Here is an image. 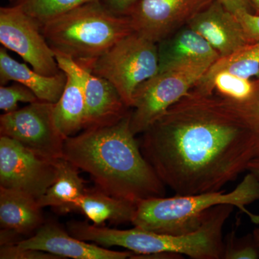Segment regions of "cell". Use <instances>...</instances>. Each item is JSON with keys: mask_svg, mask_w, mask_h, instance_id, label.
<instances>
[{"mask_svg": "<svg viewBox=\"0 0 259 259\" xmlns=\"http://www.w3.org/2000/svg\"><path fill=\"white\" fill-rule=\"evenodd\" d=\"M227 102L234 109L249 132L254 146L255 157H259V75L253 80V93L248 99L241 103Z\"/></svg>", "mask_w": 259, "mask_h": 259, "instance_id": "cell-23", "label": "cell"}, {"mask_svg": "<svg viewBox=\"0 0 259 259\" xmlns=\"http://www.w3.org/2000/svg\"><path fill=\"white\" fill-rule=\"evenodd\" d=\"M86 69L112 83L131 108L136 89L158 73L157 44L133 32Z\"/></svg>", "mask_w": 259, "mask_h": 259, "instance_id": "cell-6", "label": "cell"}, {"mask_svg": "<svg viewBox=\"0 0 259 259\" xmlns=\"http://www.w3.org/2000/svg\"><path fill=\"white\" fill-rule=\"evenodd\" d=\"M246 171L253 174L259 181V157L253 158L248 163ZM253 238L259 249V226L253 231Z\"/></svg>", "mask_w": 259, "mask_h": 259, "instance_id": "cell-30", "label": "cell"}, {"mask_svg": "<svg viewBox=\"0 0 259 259\" xmlns=\"http://www.w3.org/2000/svg\"><path fill=\"white\" fill-rule=\"evenodd\" d=\"M67 75V81L59 101L54 104L56 125L65 138L75 136L83 130L85 99L77 80Z\"/></svg>", "mask_w": 259, "mask_h": 259, "instance_id": "cell-20", "label": "cell"}, {"mask_svg": "<svg viewBox=\"0 0 259 259\" xmlns=\"http://www.w3.org/2000/svg\"><path fill=\"white\" fill-rule=\"evenodd\" d=\"M225 7L233 14L241 12H252L250 0H219Z\"/></svg>", "mask_w": 259, "mask_h": 259, "instance_id": "cell-28", "label": "cell"}, {"mask_svg": "<svg viewBox=\"0 0 259 259\" xmlns=\"http://www.w3.org/2000/svg\"><path fill=\"white\" fill-rule=\"evenodd\" d=\"M57 160L34 153L15 140L0 136V187L21 191L37 200L55 180Z\"/></svg>", "mask_w": 259, "mask_h": 259, "instance_id": "cell-10", "label": "cell"}, {"mask_svg": "<svg viewBox=\"0 0 259 259\" xmlns=\"http://www.w3.org/2000/svg\"><path fill=\"white\" fill-rule=\"evenodd\" d=\"M224 259H258L259 249L255 243L250 244L244 241H238L232 233L225 243Z\"/></svg>", "mask_w": 259, "mask_h": 259, "instance_id": "cell-25", "label": "cell"}, {"mask_svg": "<svg viewBox=\"0 0 259 259\" xmlns=\"http://www.w3.org/2000/svg\"><path fill=\"white\" fill-rule=\"evenodd\" d=\"M17 244L22 248L48 252L64 259H125L135 255L131 250L115 251L81 241L54 222L44 223L35 234Z\"/></svg>", "mask_w": 259, "mask_h": 259, "instance_id": "cell-13", "label": "cell"}, {"mask_svg": "<svg viewBox=\"0 0 259 259\" xmlns=\"http://www.w3.org/2000/svg\"><path fill=\"white\" fill-rule=\"evenodd\" d=\"M243 27L247 40L253 42L259 40V15L249 12H241L236 14Z\"/></svg>", "mask_w": 259, "mask_h": 259, "instance_id": "cell-27", "label": "cell"}, {"mask_svg": "<svg viewBox=\"0 0 259 259\" xmlns=\"http://www.w3.org/2000/svg\"><path fill=\"white\" fill-rule=\"evenodd\" d=\"M54 104L37 100L0 117V134L49 159L63 158L66 138L56 125Z\"/></svg>", "mask_w": 259, "mask_h": 259, "instance_id": "cell-8", "label": "cell"}, {"mask_svg": "<svg viewBox=\"0 0 259 259\" xmlns=\"http://www.w3.org/2000/svg\"><path fill=\"white\" fill-rule=\"evenodd\" d=\"M157 47L158 72L185 63H214L221 58L208 42L188 25L158 42Z\"/></svg>", "mask_w": 259, "mask_h": 259, "instance_id": "cell-15", "label": "cell"}, {"mask_svg": "<svg viewBox=\"0 0 259 259\" xmlns=\"http://www.w3.org/2000/svg\"><path fill=\"white\" fill-rule=\"evenodd\" d=\"M259 199V181L248 171L234 190L153 197L136 204L132 224L134 227L163 234H187L203 223L213 207L229 204L247 214L259 226V215L250 212L247 206Z\"/></svg>", "mask_w": 259, "mask_h": 259, "instance_id": "cell-4", "label": "cell"}, {"mask_svg": "<svg viewBox=\"0 0 259 259\" xmlns=\"http://www.w3.org/2000/svg\"><path fill=\"white\" fill-rule=\"evenodd\" d=\"M55 53L68 56L88 69L94 61L134 31L129 17L102 4L88 3L41 25Z\"/></svg>", "mask_w": 259, "mask_h": 259, "instance_id": "cell-5", "label": "cell"}, {"mask_svg": "<svg viewBox=\"0 0 259 259\" xmlns=\"http://www.w3.org/2000/svg\"><path fill=\"white\" fill-rule=\"evenodd\" d=\"M79 168L64 158L58 161L57 174L52 185L37 199L39 207H50L60 213L74 210V204L86 191Z\"/></svg>", "mask_w": 259, "mask_h": 259, "instance_id": "cell-19", "label": "cell"}, {"mask_svg": "<svg viewBox=\"0 0 259 259\" xmlns=\"http://www.w3.org/2000/svg\"><path fill=\"white\" fill-rule=\"evenodd\" d=\"M198 32L221 57L231 55L249 44L236 15L214 0L187 24Z\"/></svg>", "mask_w": 259, "mask_h": 259, "instance_id": "cell-14", "label": "cell"}, {"mask_svg": "<svg viewBox=\"0 0 259 259\" xmlns=\"http://www.w3.org/2000/svg\"><path fill=\"white\" fill-rule=\"evenodd\" d=\"M1 259H64L42 250L22 248L18 244L2 245Z\"/></svg>", "mask_w": 259, "mask_h": 259, "instance_id": "cell-26", "label": "cell"}, {"mask_svg": "<svg viewBox=\"0 0 259 259\" xmlns=\"http://www.w3.org/2000/svg\"><path fill=\"white\" fill-rule=\"evenodd\" d=\"M234 207L221 204L207 213L196 231L187 234H163L134 227L118 230L91 225L88 221H71L66 225L71 236L102 246H120L137 255L174 253L193 259L223 258V232Z\"/></svg>", "mask_w": 259, "mask_h": 259, "instance_id": "cell-3", "label": "cell"}, {"mask_svg": "<svg viewBox=\"0 0 259 259\" xmlns=\"http://www.w3.org/2000/svg\"><path fill=\"white\" fill-rule=\"evenodd\" d=\"M39 100L30 89L15 82L11 86L0 87V109L5 112L18 110V102H32Z\"/></svg>", "mask_w": 259, "mask_h": 259, "instance_id": "cell-24", "label": "cell"}, {"mask_svg": "<svg viewBox=\"0 0 259 259\" xmlns=\"http://www.w3.org/2000/svg\"><path fill=\"white\" fill-rule=\"evenodd\" d=\"M9 81L22 83L30 89L39 100L55 104L59 101L67 81V75L61 71L56 76L39 74L26 64L18 62L8 54L7 49H0V84Z\"/></svg>", "mask_w": 259, "mask_h": 259, "instance_id": "cell-16", "label": "cell"}, {"mask_svg": "<svg viewBox=\"0 0 259 259\" xmlns=\"http://www.w3.org/2000/svg\"><path fill=\"white\" fill-rule=\"evenodd\" d=\"M221 71L251 79L259 75V40L247 44L231 55L214 61L204 75L211 76Z\"/></svg>", "mask_w": 259, "mask_h": 259, "instance_id": "cell-21", "label": "cell"}, {"mask_svg": "<svg viewBox=\"0 0 259 259\" xmlns=\"http://www.w3.org/2000/svg\"><path fill=\"white\" fill-rule=\"evenodd\" d=\"M100 0H18V5L25 13L40 24L67 13L70 10Z\"/></svg>", "mask_w": 259, "mask_h": 259, "instance_id": "cell-22", "label": "cell"}, {"mask_svg": "<svg viewBox=\"0 0 259 259\" xmlns=\"http://www.w3.org/2000/svg\"><path fill=\"white\" fill-rule=\"evenodd\" d=\"M61 71L77 80L85 99L83 130L113 125L131 111L112 83L96 76L68 56L55 53Z\"/></svg>", "mask_w": 259, "mask_h": 259, "instance_id": "cell-11", "label": "cell"}, {"mask_svg": "<svg viewBox=\"0 0 259 259\" xmlns=\"http://www.w3.org/2000/svg\"><path fill=\"white\" fill-rule=\"evenodd\" d=\"M0 42L39 74L53 76L62 71L40 24L18 5L0 8Z\"/></svg>", "mask_w": 259, "mask_h": 259, "instance_id": "cell-9", "label": "cell"}, {"mask_svg": "<svg viewBox=\"0 0 259 259\" xmlns=\"http://www.w3.org/2000/svg\"><path fill=\"white\" fill-rule=\"evenodd\" d=\"M142 134L141 152L178 195L223 190L255 158L251 136L234 109L194 88Z\"/></svg>", "mask_w": 259, "mask_h": 259, "instance_id": "cell-1", "label": "cell"}, {"mask_svg": "<svg viewBox=\"0 0 259 259\" xmlns=\"http://www.w3.org/2000/svg\"><path fill=\"white\" fill-rule=\"evenodd\" d=\"M253 14L259 15V0H250Z\"/></svg>", "mask_w": 259, "mask_h": 259, "instance_id": "cell-31", "label": "cell"}, {"mask_svg": "<svg viewBox=\"0 0 259 259\" xmlns=\"http://www.w3.org/2000/svg\"><path fill=\"white\" fill-rule=\"evenodd\" d=\"M213 63H185L146 80L136 89L131 111V128L143 134L166 110L194 88Z\"/></svg>", "mask_w": 259, "mask_h": 259, "instance_id": "cell-7", "label": "cell"}, {"mask_svg": "<svg viewBox=\"0 0 259 259\" xmlns=\"http://www.w3.org/2000/svg\"><path fill=\"white\" fill-rule=\"evenodd\" d=\"M139 0H105V6L118 15H125Z\"/></svg>", "mask_w": 259, "mask_h": 259, "instance_id": "cell-29", "label": "cell"}, {"mask_svg": "<svg viewBox=\"0 0 259 259\" xmlns=\"http://www.w3.org/2000/svg\"><path fill=\"white\" fill-rule=\"evenodd\" d=\"M214 0H139L125 15L134 31L158 44L183 28Z\"/></svg>", "mask_w": 259, "mask_h": 259, "instance_id": "cell-12", "label": "cell"}, {"mask_svg": "<svg viewBox=\"0 0 259 259\" xmlns=\"http://www.w3.org/2000/svg\"><path fill=\"white\" fill-rule=\"evenodd\" d=\"M130 122L131 112L115 125L66 138L63 158L89 174L97 188L112 197L136 204L165 197L166 185L141 152Z\"/></svg>", "mask_w": 259, "mask_h": 259, "instance_id": "cell-2", "label": "cell"}, {"mask_svg": "<svg viewBox=\"0 0 259 259\" xmlns=\"http://www.w3.org/2000/svg\"><path fill=\"white\" fill-rule=\"evenodd\" d=\"M136 204L108 195L95 187L94 189H86L75 203L74 210L81 211L97 226H101L107 221L116 224L132 223Z\"/></svg>", "mask_w": 259, "mask_h": 259, "instance_id": "cell-18", "label": "cell"}, {"mask_svg": "<svg viewBox=\"0 0 259 259\" xmlns=\"http://www.w3.org/2000/svg\"><path fill=\"white\" fill-rule=\"evenodd\" d=\"M36 199L21 192L0 187V225L8 230L26 236L44 225V218Z\"/></svg>", "mask_w": 259, "mask_h": 259, "instance_id": "cell-17", "label": "cell"}]
</instances>
